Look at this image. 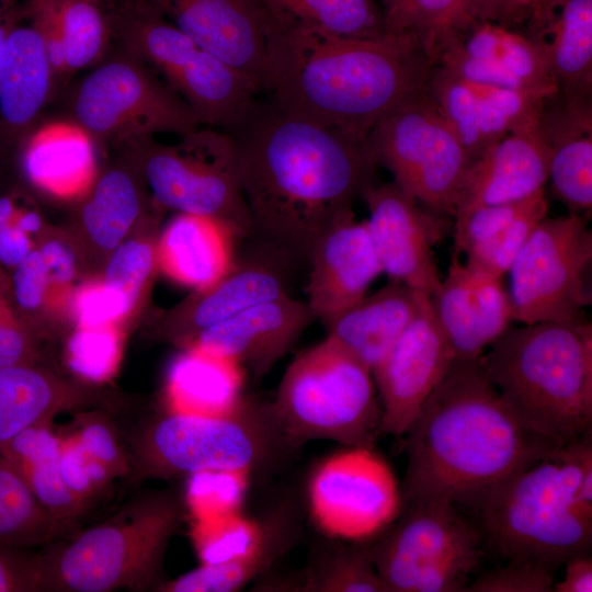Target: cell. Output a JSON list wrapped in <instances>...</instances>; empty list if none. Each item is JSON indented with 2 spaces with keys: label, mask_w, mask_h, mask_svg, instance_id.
Returning a JSON list of instances; mask_svg holds the SVG:
<instances>
[{
  "label": "cell",
  "mask_w": 592,
  "mask_h": 592,
  "mask_svg": "<svg viewBox=\"0 0 592 592\" xmlns=\"http://www.w3.org/2000/svg\"><path fill=\"white\" fill-rule=\"evenodd\" d=\"M232 135L252 236L293 261L375 183L366 138L258 104Z\"/></svg>",
  "instance_id": "6da1fadb"
},
{
  "label": "cell",
  "mask_w": 592,
  "mask_h": 592,
  "mask_svg": "<svg viewBox=\"0 0 592 592\" xmlns=\"http://www.w3.org/2000/svg\"><path fill=\"white\" fill-rule=\"evenodd\" d=\"M262 92L277 109L367 138L385 116L424 90L434 67L407 36L349 38L266 20Z\"/></svg>",
  "instance_id": "7a4b0ae2"
},
{
  "label": "cell",
  "mask_w": 592,
  "mask_h": 592,
  "mask_svg": "<svg viewBox=\"0 0 592 592\" xmlns=\"http://www.w3.org/2000/svg\"><path fill=\"white\" fill-rule=\"evenodd\" d=\"M403 503L474 506L493 486L561 447L527 426L478 361H455L405 433Z\"/></svg>",
  "instance_id": "3957f363"
},
{
  "label": "cell",
  "mask_w": 592,
  "mask_h": 592,
  "mask_svg": "<svg viewBox=\"0 0 592 592\" xmlns=\"http://www.w3.org/2000/svg\"><path fill=\"white\" fill-rule=\"evenodd\" d=\"M479 363L522 421L547 441L563 447L591 436L590 322L511 326Z\"/></svg>",
  "instance_id": "277c9868"
},
{
  "label": "cell",
  "mask_w": 592,
  "mask_h": 592,
  "mask_svg": "<svg viewBox=\"0 0 592 592\" xmlns=\"http://www.w3.org/2000/svg\"><path fill=\"white\" fill-rule=\"evenodd\" d=\"M592 462L591 436L515 471L474 505L483 543L503 561H525L555 572L571 557L591 553L592 515L577 489Z\"/></svg>",
  "instance_id": "5b68a950"
},
{
  "label": "cell",
  "mask_w": 592,
  "mask_h": 592,
  "mask_svg": "<svg viewBox=\"0 0 592 592\" xmlns=\"http://www.w3.org/2000/svg\"><path fill=\"white\" fill-rule=\"evenodd\" d=\"M182 519V500L171 490L134 499L43 554L47 591H158L167 581L164 556Z\"/></svg>",
  "instance_id": "8992f818"
},
{
  "label": "cell",
  "mask_w": 592,
  "mask_h": 592,
  "mask_svg": "<svg viewBox=\"0 0 592 592\" xmlns=\"http://www.w3.org/2000/svg\"><path fill=\"white\" fill-rule=\"evenodd\" d=\"M296 449L271 402L242 397L228 413L168 411L134 436L130 473L139 480L189 477L206 470L249 474L280 465Z\"/></svg>",
  "instance_id": "52a82bcc"
},
{
  "label": "cell",
  "mask_w": 592,
  "mask_h": 592,
  "mask_svg": "<svg viewBox=\"0 0 592 592\" xmlns=\"http://www.w3.org/2000/svg\"><path fill=\"white\" fill-rule=\"evenodd\" d=\"M112 44L149 66L191 109L201 126L234 132L255 110L261 86L139 0L109 5Z\"/></svg>",
  "instance_id": "ba28073f"
},
{
  "label": "cell",
  "mask_w": 592,
  "mask_h": 592,
  "mask_svg": "<svg viewBox=\"0 0 592 592\" xmlns=\"http://www.w3.org/2000/svg\"><path fill=\"white\" fill-rule=\"evenodd\" d=\"M271 405L296 448L314 440L374 447L382 433L372 371L328 338L289 363Z\"/></svg>",
  "instance_id": "9c48e42d"
},
{
  "label": "cell",
  "mask_w": 592,
  "mask_h": 592,
  "mask_svg": "<svg viewBox=\"0 0 592 592\" xmlns=\"http://www.w3.org/2000/svg\"><path fill=\"white\" fill-rule=\"evenodd\" d=\"M178 137L174 144L145 137L116 147L161 208L217 219L237 239L252 236L232 135L200 126Z\"/></svg>",
  "instance_id": "30bf717a"
},
{
  "label": "cell",
  "mask_w": 592,
  "mask_h": 592,
  "mask_svg": "<svg viewBox=\"0 0 592 592\" xmlns=\"http://www.w3.org/2000/svg\"><path fill=\"white\" fill-rule=\"evenodd\" d=\"M397 522L372 546L387 592L466 591L480 569L483 537L445 497L401 505Z\"/></svg>",
  "instance_id": "8fae6325"
},
{
  "label": "cell",
  "mask_w": 592,
  "mask_h": 592,
  "mask_svg": "<svg viewBox=\"0 0 592 592\" xmlns=\"http://www.w3.org/2000/svg\"><path fill=\"white\" fill-rule=\"evenodd\" d=\"M67 110L68 122L93 143L115 146L201 126L149 66L114 45L72 89Z\"/></svg>",
  "instance_id": "7c38bea8"
},
{
  "label": "cell",
  "mask_w": 592,
  "mask_h": 592,
  "mask_svg": "<svg viewBox=\"0 0 592 592\" xmlns=\"http://www.w3.org/2000/svg\"><path fill=\"white\" fill-rule=\"evenodd\" d=\"M366 141L377 167L386 168L423 208L454 217L470 160L424 90L382 118Z\"/></svg>",
  "instance_id": "4fadbf2b"
},
{
  "label": "cell",
  "mask_w": 592,
  "mask_h": 592,
  "mask_svg": "<svg viewBox=\"0 0 592 592\" xmlns=\"http://www.w3.org/2000/svg\"><path fill=\"white\" fill-rule=\"evenodd\" d=\"M591 264L588 217L572 213L546 216L508 272L513 321L582 320L584 308L592 303Z\"/></svg>",
  "instance_id": "5bb4252c"
},
{
  "label": "cell",
  "mask_w": 592,
  "mask_h": 592,
  "mask_svg": "<svg viewBox=\"0 0 592 592\" xmlns=\"http://www.w3.org/2000/svg\"><path fill=\"white\" fill-rule=\"evenodd\" d=\"M309 508L331 537L361 542L390 525L401 493L389 465L373 447L352 446L325 459L308 485Z\"/></svg>",
  "instance_id": "9a60e30c"
},
{
  "label": "cell",
  "mask_w": 592,
  "mask_h": 592,
  "mask_svg": "<svg viewBox=\"0 0 592 592\" xmlns=\"http://www.w3.org/2000/svg\"><path fill=\"white\" fill-rule=\"evenodd\" d=\"M454 362L430 296L423 294L415 317L372 372L382 406V433L405 435Z\"/></svg>",
  "instance_id": "2e32d148"
},
{
  "label": "cell",
  "mask_w": 592,
  "mask_h": 592,
  "mask_svg": "<svg viewBox=\"0 0 592 592\" xmlns=\"http://www.w3.org/2000/svg\"><path fill=\"white\" fill-rule=\"evenodd\" d=\"M362 198L368 208L365 224L382 272L433 295L442 280L433 250L442 235L440 216L421 207L394 181L371 184Z\"/></svg>",
  "instance_id": "e0dca14e"
},
{
  "label": "cell",
  "mask_w": 592,
  "mask_h": 592,
  "mask_svg": "<svg viewBox=\"0 0 592 592\" xmlns=\"http://www.w3.org/2000/svg\"><path fill=\"white\" fill-rule=\"evenodd\" d=\"M424 92L453 129L470 162L537 116L555 93L467 80L435 65Z\"/></svg>",
  "instance_id": "ac0fdd59"
},
{
  "label": "cell",
  "mask_w": 592,
  "mask_h": 592,
  "mask_svg": "<svg viewBox=\"0 0 592 592\" xmlns=\"http://www.w3.org/2000/svg\"><path fill=\"white\" fill-rule=\"evenodd\" d=\"M430 300L457 362L478 361L513 321L502 278L468 266L457 252Z\"/></svg>",
  "instance_id": "d6986e66"
},
{
  "label": "cell",
  "mask_w": 592,
  "mask_h": 592,
  "mask_svg": "<svg viewBox=\"0 0 592 592\" xmlns=\"http://www.w3.org/2000/svg\"><path fill=\"white\" fill-rule=\"evenodd\" d=\"M228 65L262 81L266 18L254 0H139Z\"/></svg>",
  "instance_id": "ffe728a7"
},
{
  "label": "cell",
  "mask_w": 592,
  "mask_h": 592,
  "mask_svg": "<svg viewBox=\"0 0 592 592\" xmlns=\"http://www.w3.org/2000/svg\"><path fill=\"white\" fill-rule=\"evenodd\" d=\"M539 117L540 113L470 162L457 193L454 217L520 201L545 189L550 151Z\"/></svg>",
  "instance_id": "44dd1931"
},
{
  "label": "cell",
  "mask_w": 592,
  "mask_h": 592,
  "mask_svg": "<svg viewBox=\"0 0 592 592\" xmlns=\"http://www.w3.org/2000/svg\"><path fill=\"white\" fill-rule=\"evenodd\" d=\"M315 319L306 301L286 294L202 330L186 346L234 360L262 377Z\"/></svg>",
  "instance_id": "7402d4cb"
},
{
  "label": "cell",
  "mask_w": 592,
  "mask_h": 592,
  "mask_svg": "<svg viewBox=\"0 0 592 592\" xmlns=\"http://www.w3.org/2000/svg\"><path fill=\"white\" fill-rule=\"evenodd\" d=\"M288 261L293 260L263 242L261 251L236 255L220 280L195 291L196 295L170 316L168 334L184 348L202 330L253 305L288 294Z\"/></svg>",
  "instance_id": "603a6c76"
},
{
  "label": "cell",
  "mask_w": 592,
  "mask_h": 592,
  "mask_svg": "<svg viewBox=\"0 0 592 592\" xmlns=\"http://www.w3.org/2000/svg\"><path fill=\"white\" fill-rule=\"evenodd\" d=\"M307 262L306 303L323 325L364 297L383 273L365 220L357 221L354 213L316 240Z\"/></svg>",
  "instance_id": "cb8c5ba5"
},
{
  "label": "cell",
  "mask_w": 592,
  "mask_h": 592,
  "mask_svg": "<svg viewBox=\"0 0 592 592\" xmlns=\"http://www.w3.org/2000/svg\"><path fill=\"white\" fill-rule=\"evenodd\" d=\"M436 65L475 82L520 90L558 91L535 42L496 23L477 21Z\"/></svg>",
  "instance_id": "d4e9b609"
},
{
  "label": "cell",
  "mask_w": 592,
  "mask_h": 592,
  "mask_svg": "<svg viewBox=\"0 0 592 592\" xmlns=\"http://www.w3.org/2000/svg\"><path fill=\"white\" fill-rule=\"evenodd\" d=\"M55 86L43 37L23 8L8 33L0 65V149H16L38 126Z\"/></svg>",
  "instance_id": "484cf974"
},
{
  "label": "cell",
  "mask_w": 592,
  "mask_h": 592,
  "mask_svg": "<svg viewBox=\"0 0 592 592\" xmlns=\"http://www.w3.org/2000/svg\"><path fill=\"white\" fill-rule=\"evenodd\" d=\"M549 146L548 180L569 213L592 209V98L550 96L540 112Z\"/></svg>",
  "instance_id": "4316f807"
},
{
  "label": "cell",
  "mask_w": 592,
  "mask_h": 592,
  "mask_svg": "<svg viewBox=\"0 0 592 592\" xmlns=\"http://www.w3.org/2000/svg\"><path fill=\"white\" fill-rule=\"evenodd\" d=\"M547 212L543 190L520 201L482 206L457 216L456 252L466 255L468 266L503 278Z\"/></svg>",
  "instance_id": "83f0119b"
},
{
  "label": "cell",
  "mask_w": 592,
  "mask_h": 592,
  "mask_svg": "<svg viewBox=\"0 0 592 592\" xmlns=\"http://www.w3.org/2000/svg\"><path fill=\"white\" fill-rule=\"evenodd\" d=\"M25 13L43 37L56 82L92 68L111 47L109 10L96 0H26Z\"/></svg>",
  "instance_id": "f1b7e54d"
},
{
  "label": "cell",
  "mask_w": 592,
  "mask_h": 592,
  "mask_svg": "<svg viewBox=\"0 0 592 592\" xmlns=\"http://www.w3.org/2000/svg\"><path fill=\"white\" fill-rule=\"evenodd\" d=\"M423 294L389 280L326 322V338L373 372L415 317Z\"/></svg>",
  "instance_id": "f546056e"
},
{
  "label": "cell",
  "mask_w": 592,
  "mask_h": 592,
  "mask_svg": "<svg viewBox=\"0 0 592 592\" xmlns=\"http://www.w3.org/2000/svg\"><path fill=\"white\" fill-rule=\"evenodd\" d=\"M235 240L234 232L217 219L179 213L163 229L156 257L172 280L203 291L231 267Z\"/></svg>",
  "instance_id": "4dcf8cb0"
},
{
  "label": "cell",
  "mask_w": 592,
  "mask_h": 592,
  "mask_svg": "<svg viewBox=\"0 0 592 592\" xmlns=\"http://www.w3.org/2000/svg\"><path fill=\"white\" fill-rule=\"evenodd\" d=\"M530 27L558 92L592 96V0H553Z\"/></svg>",
  "instance_id": "1f68e13d"
},
{
  "label": "cell",
  "mask_w": 592,
  "mask_h": 592,
  "mask_svg": "<svg viewBox=\"0 0 592 592\" xmlns=\"http://www.w3.org/2000/svg\"><path fill=\"white\" fill-rule=\"evenodd\" d=\"M98 406L95 396L34 365L0 367V444L61 412Z\"/></svg>",
  "instance_id": "d6a6232c"
},
{
  "label": "cell",
  "mask_w": 592,
  "mask_h": 592,
  "mask_svg": "<svg viewBox=\"0 0 592 592\" xmlns=\"http://www.w3.org/2000/svg\"><path fill=\"white\" fill-rule=\"evenodd\" d=\"M92 140L70 122L38 126L16 151L27 180L52 194L73 195L87 187L93 174Z\"/></svg>",
  "instance_id": "836d02e7"
},
{
  "label": "cell",
  "mask_w": 592,
  "mask_h": 592,
  "mask_svg": "<svg viewBox=\"0 0 592 592\" xmlns=\"http://www.w3.org/2000/svg\"><path fill=\"white\" fill-rule=\"evenodd\" d=\"M243 368L234 360L185 346L168 372L169 410L197 415L230 412L243 397Z\"/></svg>",
  "instance_id": "e575fe53"
},
{
  "label": "cell",
  "mask_w": 592,
  "mask_h": 592,
  "mask_svg": "<svg viewBox=\"0 0 592 592\" xmlns=\"http://www.w3.org/2000/svg\"><path fill=\"white\" fill-rule=\"evenodd\" d=\"M0 454L19 471L60 528L83 514L88 506L69 489L62 477L61 439L54 434L50 423L23 430L0 444Z\"/></svg>",
  "instance_id": "d590c367"
},
{
  "label": "cell",
  "mask_w": 592,
  "mask_h": 592,
  "mask_svg": "<svg viewBox=\"0 0 592 592\" xmlns=\"http://www.w3.org/2000/svg\"><path fill=\"white\" fill-rule=\"evenodd\" d=\"M387 34L407 36L435 66L477 21L465 0H382Z\"/></svg>",
  "instance_id": "8d00e7d4"
},
{
  "label": "cell",
  "mask_w": 592,
  "mask_h": 592,
  "mask_svg": "<svg viewBox=\"0 0 592 592\" xmlns=\"http://www.w3.org/2000/svg\"><path fill=\"white\" fill-rule=\"evenodd\" d=\"M282 508L265 519L266 532L260 547L252 554L221 563H202L200 567L167 580L163 592H232L261 576L293 544L294 525Z\"/></svg>",
  "instance_id": "74e56055"
},
{
  "label": "cell",
  "mask_w": 592,
  "mask_h": 592,
  "mask_svg": "<svg viewBox=\"0 0 592 592\" xmlns=\"http://www.w3.org/2000/svg\"><path fill=\"white\" fill-rule=\"evenodd\" d=\"M127 162L129 167L106 169L96 179L81 206L83 228L103 250L112 251L123 241L144 206L141 187L137 181L140 175L137 179L133 174L132 163Z\"/></svg>",
  "instance_id": "f35d334b"
},
{
  "label": "cell",
  "mask_w": 592,
  "mask_h": 592,
  "mask_svg": "<svg viewBox=\"0 0 592 592\" xmlns=\"http://www.w3.org/2000/svg\"><path fill=\"white\" fill-rule=\"evenodd\" d=\"M266 20L314 27L349 38L386 34L383 14L374 0H254Z\"/></svg>",
  "instance_id": "ab89813d"
},
{
  "label": "cell",
  "mask_w": 592,
  "mask_h": 592,
  "mask_svg": "<svg viewBox=\"0 0 592 592\" xmlns=\"http://www.w3.org/2000/svg\"><path fill=\"white\" fill-rule=\"evenodd\" d=\"M60 530L19 471L0 454V546L30 549L49 543Z\"/></svg>",
  "instance_id": "60d3db41"
},
{
  "label": "cell",
  "mask_w": 592,
  "mask_h": 592,
  "mask_svg": "<svg viewBox=\"0 0 592 592\" xmlns=\"http://www.w3.org/2000/svg\"><path fill=\"white\" fill-rule=\"evenodd\" d=\"M298 590L306 592H387L372 546L334 544L315 557Z\"/></svg>",
  "instance_id": "b9f144b4"
},
{
  "label": "cell",
  "mask_w": 592,
  "mask_h": 592,
  "mask_svg": "<svg viewBox=\"0 0 592 592\" xmlns=\"http://www.w3.org/2000/svg\"><path fill=\"white\" fill-rule=\"evenodd\" d=\"M265 520L258 522L239 512L197 520L193 539L202 563L229 562L255 551L264 540Z\"/></svg>",
  "instance_id": "7bdbcfd3"
},
{
  "label": "cell",
  "mask_w": 592,
  "mask_h": 592,
  "mask_svg": "<svg viewBox=\"0 0 592 592\" xmlns=\"http://www.w3.org/2000/svg\"><path fill=\"white\" fill-rule=\"evenodd\" d=\"M248 471L206 470L189 476L187 503L196 520L239 512Z\"/></svg>",
  "instance_id": "ee69618b"
},
{
  "label": "cell",
  "mask_w": 592,
  "mask_h": 592,
  "mask_svg": "<svg viewBox=\"0 0 592 592\" xmlns=\"http://www.w3.org/2000/svg\"><path fill=\"white\" fill-rule=\"evenodd\" d=\"M112 254L103 282L135 305L157 261L156 248L147 240L122 241Z\"/></svg>",
  "instance_id": "f6af8a7d"
},
{
  "label": "cell",
  "mask_w": 592,
  "mask_h": 592,
  "mask_svg": "<svg viewBox=\"0 0 592 592\" xmlns=\"http://www.w3.org/2000/svg\"><path fill=\"white\" fill-rule=\"evenodd\" d=\"M118 337L111 326L80 328L68 343L72 369L93 380L111 374L118 361Z\"/></svg>",
  "instance_id": "bcb514c9"
},
{
  "label": "cell",
  "mask_w": 592,
  "mask_h": 592,
  "mask_svg": "<svg viewBox=\"0 0 592 592\" xmlns=\"http://www.w3.org/2000/svg\"><path fill=\"white\" fill-rule=\"evenodd\" d=\"M553 571L525 561H503L478 572L469 583V592H550L555 583Z\"/></svg>",
  "instance_id": "7dc6e473"
},
{
  "label": "cell",
  "mask_w": 592,
  "mask_h": 592,
  "mask_svg": "<svg viewBox=\"0 0 592 592\" xmlns=\"http://www.w3.org/2000/svg\"><path fill=\"white\" fill-rule=\"evenodd\" d=\"M60 469L69 489L88 506L115 478L102 463L88 455L73 440H61Z\"/></svg>",
  "instance_id": "c3c4849f"
},
{
  "label": "cell",
  "mask_w": 592,
  "mask_h": 592,
  "mask_svg": "<svg viewBox=\"0 0 592 592\" xmlns=\"http://www.w3.org/2000/svg\"><path fill=\"white\" fill-rule=\"evenodd\" d=\"M133 308L127 298L104 282L79 291L75 314L80 328L109 327Z\"/></svg>",
  "instance_id": "681fc988"
},
{
  "label": "cell",
  "mask_w": 592,
  "mask_h": 592,
  "mask_svg": "<svg viewBox=\"0 0 592 592\" xmlns=\"http://www.w3.org/2000/svg\"><path fill=\"white\" fill-rule=\"evenodd\" d=\"M43 591H47L43 555L0 546V592Z\"/></svg>",
  "instance_id": "f907efd6"
},
{
  "label": "cell",
  "mask_w": 592,
  "mask_h": 592,
  "mask_svg": "<svg viewBox=\"0 0 592 592\" xmlns=\"http://www.w3.org/2000/svg\"><path fill=\"white\" fill-rule=\"evenodd\" d=\"M73 440L91 457L105 465L115 477L130 473L129 456L118 443L111 426L92 419L81 426Z\"/></svg>",
  "instance_id": "816d5d0a"
},
{
  "label": "cell",
  "mask_w": 592,
  "mask_h": 592,
  "mask_svg": "<svg viewBox=\"0 0 592 592\" xmlns=\"http://www.w3.org/2000/svg\"><path fill=\"white\" fill-rule=\"evenodd\" d=\"M50 282L48 267L39 250H31L14 267L12 286L15 301L25 310L38 308Z\"/></svg>",
  "instance_id": "f5cc1de1"
},
{
  "label": "cell",
  "mask_w": 592,
  "mask_h": 592,
  "mask_svg": "<svg viewBox=\"0 0 592 592\" xmlns=\"http://www.w3.org/2000/svg\"><path fill=\"white\" fill-rule=\"evenodd\" d=\"M20 201L18 195L0 196V262L13 267L32 250L29 234L19 225Z\"/></svg>",
  "instance_id": "db71d44e"
},
{
  "label": "cell",
  "mask_w": 592,
  "mask_h": 592,
  "mask_svg": "<svg viewBox=\"0 0 592 592\" xmlns=\"http://www.w3.org/2000/svg\"><path fill=\"white\" fill-rule=\"evenodd\" d=\"M32 343L21 326L0 308V367L33 365Z\"/></svg>",
  "instance_id": "11a10c76"
},
{
  "label": "cell",
  "mask_w": 592,
  "mask_h": 592,
  "mask_svg": "<svg viewBox=\"0 0 592 592\" xmlns=\"http://www.w3.org/2000/svg\"><path fill=\"white\" fill-rule=\"evenodd\" d=\"M465 2L476 21L511 27L525 19L510 0H465Z\"/></svg>",
  "instance_id": "9f6ffc18"
},
{
  "label": "cell",
  "mask_w": 592,
  "mask_h": 592,
  "mask_svg": "<svg viewBox=\"0 0 592 592\" xmlns=\"http://www.w3.org/2000/svg\"><path fill=\"white\" fill-rule=\"evenodd\" d=\"M563 566V579L554 583V592L592 591V557L590 553L576 555L569 558Z\"/></svg>",
  "instance_id": "6f0895ef"
},
{
  "label": "cell",
  "mask_w": 592,
  "mask_h": 592,
  "mask_svg": "<svg viewBox=\"0 0 592 592\" xmlns=\"http://www.w3.org/2000/svg\"><path fill=\"white\" fill-rule=\"evenodd\" d=\"M54 283L67 284L75 275V258L72 252L58 241L46 242L38 249Z\"/></svg>",
  "instance_id": "680465c9"
},
{
  "label": "cell",
  "mask_w": 592,
  "mask_h": 592,
  "mask_svg": "<svg viewBox=\"0 0 592 592\" xmlns=\"http://www.w3.org/2000/svg\"><path fill=\"white\" fill-rule=\"evenodd\" d=\"M24 2L25 0H0V65L8 33L22 14Z\"/></svg>",
  "instance_id": "91938a15"
},
{
  "label": "cell",
  "mask_w": 592,
  "mask_h": 592,
  "mask_svg": "<svg viewBox=\"0 0 592 592\" xmlns=\"http://www.w3.org/2000/svg\"><path fill=\"white\" fill-rule=\"evenodd\" d=\"M525 18H530V24L536 22L546 11L553 0H510Z\"/></svg>",
  "instance_id": "94428289"
},
{
  "label": "cell",
  "mask_w": 592,
  "mask_h": 592,
  "mask_svg": "<svg viewBox=\"0 0 592 592\" xmlns=\"http://www.w3.org/2000/svg\"><path fill=\"white\" fill-rule=\"evenodd\" d=\"M96 1H99V2H101L103 4H105V5H109V4H111V3H113V2H115L117 0H96Z\"/></svg>",
  "instance_id": "6125c7cd"
}]
</instances>
